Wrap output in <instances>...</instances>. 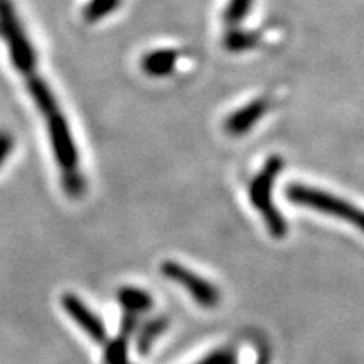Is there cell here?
Listing matches in <instances>:
<instances>
[{"label":"cell","mask_w":364,"mask_h":364,"mask_svg":"<svg viewBox=\"0 0 364 364\" xmlns=\"http://www.w3.org/2000/svg\"><path fill=\"white\" fill-rule=\"evenodd\" d=\"M48 122V132L54 156L58 159V166L63 172V188L71 198H78L85 193V179L78 171V150H76L75 140H73L70 125H68L65 115L61 110H54L44 113Z\"/></svg>","instance_id":"6da1fadb"},{"label":"cell","mask_w":364,"mask_h":364,"mask_svg":"<svg viewBox=\"0 0 364 364\" xmlns=\"http://www.w3.org/2000/svg\"><path fill=\"white\" fill-rule=\"evenodd\" d=\"M282 167H284V162L280 157H270L250 186V199H252L253 206L262 213L268 233L273 238H284L287 235V223L284 216L280 215V211L272 201L273 184H275Z\"/></svg>","instance_id":"7a4b0ae2"},{"label":"cell","mask_w":364,"mask_h":364,"mask_svg":"<svg viewBox=\"0 0 364 364\" xmlns=\"http://www.w3.org/2000/svg\"><path fill=\"white\" fill-rule=\"evenodd\" d=\"M287 198L290 199V203L297 204V206L312 208L316 211L326 213V215L351 223V225L364 233V211L353 206L351 203L344 201V199L302 184H290L287 188Z\"/></svg>","instance_id":"3957f363"},{"label":"cell","mask_w":364,"mask_h":364,"mask_svg":"<svg viewBox=\"0 0 364 364\" xmlns=\"http://www.w3.org/2000/svg\"><path fill=\"white\" fill-rule=\"evenodd\" d=\"M0 36L6 39L11 59L22 75H34L38 58L11 0H0Z\"/></svg>","instance_id":"277c9868"},{"label":"cell","mask_w":364,"mask_h":364,"mask_svg":"<svg viewBox=\"0 0 364 364\" xmlns=\"http://www.w3.org/2000/svg\"><path fill=\"white\" fill-rule=\"evenodd\" d=\"M161 272L164 273V277H167V279L176 282L181 287H184L199 306L215 307L220 304V290L213 284H209L208 280L196 275L194 272L182 267L181 263L164 262Z\"/></svg>","instance_id":"5b68a950"},{"label":"cell","mask_w":364,"mask_h":364,"mask_svg":"<svg viewBox=\"0 0 364 364\" xmlns=\"http://www.w3.org/2000/svg\"><path fill=\"white\" fill-rule=\"evenodd\" d=\"M61 306L66 311L68 316H70L73 321H75L76 324L95 341V343H107V329H105L102 318L95 316L83 300H80L75 294H65L61 299Z\"/></svg>","instance_id":"8992f818"},{"label":"cell","mask_w":364,"mask_h":364,"mask_svg":"<svg viewBox=\"0 0 364 364\" xmlns=\"http://www.w3.org/2000/svg\"><path fill=\"white\" fill-rule=\"evenodd\" d=\"M268 110L267 100H255V102L245 105L243 108L236 110L233 115H230L225 122V130L230 135L240 136L252 129Z\"/></svg>","instance_id":"52a82bcc"},{"label":"cell","mask_w":364,"mask_h":364,"mask_svg":"<svg viewBox=\"0 0 364 364\" xmlns=\"http://www.w3.org/2000/svg\"><path fill=\"white\" fill-rule=\"evenodd\" d=\"M179 53L172 51V49H159V51H152L145 54L142 59V70L147 73L149 76L154 78H161V76L171 75L174 70Z\"/></svg>","instance_id":"ba28073f"},{"label":"cell","mask_w":364,"mask_h":364,"mask_svg":"<svg viewBox=\"0 0 364 364\" xmlns=\"http://www.w3.org/2000/svg\"><path fill=\"white\" fill-rule=\"evenodd\" d=\"M118 300L125 307V311L132 314L145 312L147 309L152 307V297L147 292H144V290L134 289V287L122 289L118 292Z\"/></svg>","instance_id":"9c48e42d"},{"label":"cell","mask_w":364,"mask_h":364,"mask_svg":"<svg viewBox=\"0 0 364 364\" xmlns=\"http://www.w3.org/2000/svg\"><path fill=\"white\" fill-rule=\"evenodd\" d=\"M122 0H90L88 6L85 7L83 17L86 22H98L103 17L110 16L120 7Z\"/></svg>","instance_id":"30bf717a"},{"label":"cell","mask_w":364,"mask_h":364,"mask_svg":"<svg viewBox=\"0 0 364 364\" xmlns=\"http://www.w3.org/2000/svg\"><path fill=\"white\" fill-rule=\"evenodd\" d=\"M127 339H129V336L120 334L113 343L108 344L107 353H105V363L129 364V359H127Z\"/></svg>","instance_id":"8fae6325"},{"label":"cell","mask_w":364,"mask_h":364,"mask_svg":"<svg viewBox=\"0 0 364 364\" xmlns=\"http://www.w3.org/2000/svg\"><path fill=\"white\" fill-rule=\"evenodd\" d=\"M253 0H231L225 12V21L228 26L240 24L245 17L248 16L250 7H252Z\"/></svg>","instance_id":"7c38bea8"},{"label":"cell","mask_w":364,"mask_h":364,"mask_svg":"<svg viewBox=\"0 0 364 364\" xmlns=\"http://www.w3.org/2000/svg\"><path fill=\"white\" fill-rule=\"evenodd\" d=\"M166 329V321H162V318H157V321L150 322V324L145 327L142 336H140V341H139V349L140 353L145 354L150 349V346L154 344V341H156L159 336L162 334V331Z\"/></svg>","instance_id":"4fadbf2b"},{"label":"cell","mask_w":364,"mask_h":364,"mask_svg":"<svg viewBox=\"0 0 364 364\" xmlns=\"http://www.w3.org/2000/svg\"><path fill=\"white\" fill-rule=\"evenodd\" d=\"M253 44L252 36H247L245 33H233L228 38V48L240 51V49H247Z\"/></svg>","instance_id":"5bb4252c"},{"label":"cell","mask_w":364,"mask_h":364,"mask_svg":"<svg viewBox=\"0 0 364 364\" xmlns=\"http://www.w3.org/2000/svg\"><path fill=\"white\" fill-rule=\"evenodd\" d=\"M198 364H236V356L231 351H218Z\"/></svg>","instance_id":"9a60e30c"},{"label":"cell","mask_w":364,"mask_h":364,"mask_svg":"<svg viewBox=\"0 0 364 364\" xmlns=\"http://www.w3.org/2000/svg\"><path fill=\"white\" fill-rule=\"evenodd\" d=\"M12 147H14L12 135L6 130H0V167L4 166V162H6L9 154L12 152Z\"/></svg>","instance_id":"2e32d148"},{"label":"cell","mask_w":364,"mask_h":364,"mask_svg":"<svg viewBox=\"0 0 364 364\" xmlns=\"http://www.w3.org/2000/svg\"><path fill=\"white\" fill-rule=\"evenodd\" d=\"M265 363H267V361H265V359H263V358H262V359H260V363H258V364H265Z\"/></svg>","instance_id":"e0dca14e"}]
</instances>
